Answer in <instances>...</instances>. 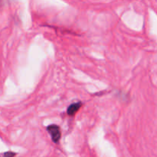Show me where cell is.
<instances>
[{"instance_id": "1", "label": "cell", "mask_w": 157, "mask_h": 157, "mask_svg": "<svg viewBox=\"0 0 157 157\" xmlns=\"http://www.w3.org/2000/svg\"><path fill=\"white\" fill-rule=\"evenodd\" d=\"M47 130L50 133L51 136L52 138V140L55 143H58L60 138H61V130L60 127L58 125H50L47 127Z\"/></svg>"}, {"instance_id": "2", "label": "cell", "mask_w": 157, "mask_h": 157, "mask_svg": "<svg viewBox=\"0 0 157 157\" xmlns=\"http://www.w3.org/2000/svg\"><path fill=\"white\" fill-rule=\"evenodd\" d=\"M81 107V102H77L75 104H72L71 105H70L67 108V113L69 116H74L77 112L78 111L80 108Z\"/></svg>"}, {"instance_id": "3", "label": "cell", "mask_w": 157, "mask_h": 157, "mask_svg": "<svg viewBox=\"0 0 157 157\" xmlns=\"http://www.w3.org/2000/svg\"><path fill=\"white\" fill-rule=\"evenodd\" d=\"M5 155H6V156H7V155H11V156L12 155V156H13V155H15V154H12V153H6Z\"/></svg>"}]
</instances>
